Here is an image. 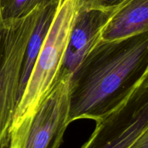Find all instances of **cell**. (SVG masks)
<instances>
[{"mask_svg": "<svg viewBox=\"0 0 148 148\" xmlns=\"http://www.w3.org/2000/svg\"><path fill=\"white\" fill-rule=\"evenodd\" d=\"M148 77V32L100 40L72 74L69 123L98 120L123 102Z\"/></svg>", "mask_w": 148, "mask_h": 148, "instance_id": "1", "label": "cell"}, {"mask_svg": "<svg viewBox=\"0 0 148 148\" xmlns=\"http://www.w3.org/2000/svg\"><path fill=\"white\" fill-rule=\"evenodd\" d=\"M76 12V0H59L53 23L17 102L10 131L33 115L59 78Z\"/></svg>", "mask_w": 148, "mask_h": 148, "instance_id": "2", "label": "cell"}, {"mask_svg": "<svg viewBox=\"0 0 148 148\" xmlns=\"http://www.w3.org/2000/svg\"><path fill=\"white\" fill-rule=\"evenodd\" d=\"M40 6L20 18L0 19V147L7 144L17 104L25 53Z\"/></svg>", "mask_w": 148, "mask_h": 148, "instance_id": "3", "label": "cell"}, {"mask_svg": "<svg viewBox=\"0 0 148 148\" xmlns=\"http://www.w3.org/2000/svg\"><path fill=\"white\" fill-rule=\"evenodd\" d=\"M72 73L62 69L33 115L9 132L8 148H59L69 125Z\"/></svg>", "mask_w": 148, "mask_h": 148, "instance_id": "4", "label": "cell"}, {"mask_svg": "<svg viewBox=\"0 0 148 148\" xmlns=\"http://www.w3.org/2000/svg\"><path fill=\"white\" fill-rule=\"evenodd\" d=\"M95 122L81 148H131L148 131V77L116 108Z\"/></svg>", "mask_w": 148, "mask_h": 148, "instance_id": "5", "label": "cell"}, {"mask_svg": "<svg viewBox=\"0 0 148 148\" xmlns=\"http://www.w3.org/2000/svg\"><path fill=\"white\" fill-rule=\"evenodd\" d=\"M116 8L77 10L62 69L72 74L75 72L87 55L101 40L104 27Z\"/></svg>", "mask_w": 148, "mask_h": 148, "instance_id": "6", "label": "cell"}, {"mask_svg": "<svg viewBox=\"0 0 148 148\" xmlns=\"http://www.w3.org/2000/svg\"><path fill=\"white\" fill-rule=\"evenodd\" d=\"M148 32V0H126L104 27L103 41H116Z\"/></svg>", "mask_w": 148, "mask_h": 148, "instance_id": "7", "label": "cell"}, {"mask_svg": "<svg viewBox=\"0 0 148 148\" xmlns=\"http://www.w3.org/2000/svg\"><path fill=\"white\" fill-rule=\"evenodd\" d=\"M58 3L59 0H49L40 6L37 21L27 42L25 53L20 74L17 102L24 91L39 52L53 23Z\"/></svg>", "mask_w": 148, "mask_h": 148, "instance_id": "8", "label": "cell"}, {"mask_svg": "<svg viewBox=\"0 0 148 148\" xmlns=\"http://www.w3.org/2000/svg\"><path fill=\"white\" fill-rule=\"evenodd\" d=\"M49 0H0V13L2 20L24 17Z\"/></svg>", "mask_w": 148, "mask_h": 148, "instance_id": "9", "label": "cell"}, {"mask_svg": "<svg viewBox=\"0 0 148 148\" xmlns=\"http://www.w3.org/2000/svg\"><path fill=\"white\" fill-rule=\"evenodd\" d=\"M126 0H76V7L80 10H110L121 5Z\"/></svg>", "mask_w": 148, "mask_h": 148, "instance_id": "10", "label": "cell"}, {"mask_svg": "<svg viewBox=\"0 0 148 148\" xmlns=\"http://www.w3.org/2000/svg\"><path fill=\"white\" fill-rule=\"evenodd\" d=\"M131 148H148V131L137 139Z\"/></svg>", "mask_w": 148, "mask_h": 148, "instance_id": "11", "label": "cell"}, {"mask_svg": "<svg viewBox=\"0 0 148 148\" xmlns=\"http://www.w3.org/2000/svg\"><path fill=\"white\" fill-rule=\"evenodd\" d=\"M0 19H1V13H0Z\"/></svg>", "mask_w": 148, "mask_h": 148, "instance_id": "12", "label": "cell"}]
</instances>
